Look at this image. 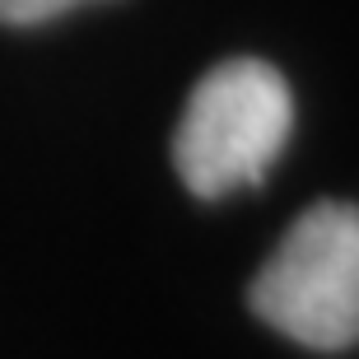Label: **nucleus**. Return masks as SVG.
Listing matches in <instances>:
<instances>
[{
  "mask_svg": "<svg viewBox=\"0 0 359 359\" xmlns=\"http://www.w3.org/2000/svg\"><path fill=\"white\" fill-rule=\"evenodd\" d=\"M248 304L308 350H350L359 336V215L350 201L308 205L257 271Z\"/></svg>",
  "mask_w": 359,
  "mask_h": 359,
  "instance_id": "nucleus-2",
  "label": "nucleus"
},
{
  "mask_svg": "<svg viewBox=\"0 0 359 359\" xmlns=\"http://www.w3.org/2000/svg\"><path fill=\"white\" fill-rule=\"evenodd\" d=\"M294 135V89L271 61L229 56L201 75L173 135V163L187 191L219 201L257 187Z\"/></svg>",
  "mask_w": 359,
  "mask_h": 359,
  "instance_id": "nucleus-1",
  "label": "nucleus"
},
{
  "mask_svg": "<svg viewBox=\"0 0 359 359\" xmlns=\"http://www.w3.org/2000/svg\"><path fill=\"white\" fill-rule=\"evenodd\" d=\"M75 5H84V0H0V24H47V19H56V14L75 10Z\"/></svg>",
  "mask_w": 359,
  "mask_h": 359,
  "instance_id": "nucleus-3",
  "label": "nucleus"
}]
</instances>
